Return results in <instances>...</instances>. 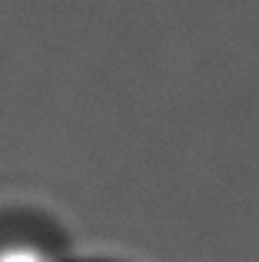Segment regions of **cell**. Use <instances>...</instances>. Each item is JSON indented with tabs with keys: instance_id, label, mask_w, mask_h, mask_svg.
<instances>
[{
	"instance_id": "1",
	"label": "cell",
	"mask_w": 259,
	"mask_h": 262,
	"mask_svg": "<svg viewBox=\"0 0 259 262\" xmlns=\"http://www.w3.org/2000/svg\"><path fill=\"white\" fill-rule=\"evenodd\" d=\"M0 262H53V256L37 243H7L0 246Z\"/></svg>"
}]
</instances>
